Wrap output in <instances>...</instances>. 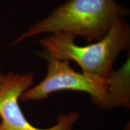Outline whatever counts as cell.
I'll return each mask as SVG.
<instances>
[{"mask_svg": "<svg viewBox=\"0 0 130 130\" xmlns=\"http://www.w3.org/2000/svg\"><path fill=\"white\" fill-rule=\"evenodd\" d=\"M129 14L128 9L115 0H68L32 24L12 45L36 36L57 33L82 37L89 44L104 38L117 21Z\"/></svg>", "mask_w": 130, "mask_h": 130, "instance_id": "obj_1", "label": "cell"}, {"mask_svg": "<svg viewBox=\"0 0 130 130\" xmlns=\"http://www.w3.org/2000/svg\"><path fill=\"white\" fill-rule=\"evenodd\" d=\"M75 38L64 33L51 34L39 40L48 56L58 60L77 63L82 72L106 79L122 51L130 45V28L124 18L113 24L102 39L85 46L78 45Z\"/></svg>", "mask_w": 130, "mask_h": 130, "instance_id": "obj_2", "label": "cell"}, {"mask_svg": "<svg viewBox=\"0 0 130 130\" xmlns=\"http://www.w3.org/2000/svg\"><path fill=\"white\" fill-rule=\"evenodd\" d=\"M37 53L47 61L46 74L40 83L21 95V101L43 100L55 92L70 90L89 94L92 104L103 110L114 108L108 97L106 79L95 75L78 72L71 67L68 60L56 59L43 51Z\"/></svg>", "mask_w": 130, "mask_h": 130, "instance_id": "obj_3", "label": "cell"}, {"mask_svg": "<svg viewBox=\"0 0 130 130\" xmlns=\"http://www.w3.org/2000/svg\"><path fill=\"white\" fill-rule=\"evenodd\" d=\"M34 85L32 73L3 74L0 84V130H74L80 118L77 111L60 114L53 126L39 128L29 122L19 104L21 95Z\"/></svg>", "mask_w": 130, "mask_h": 130, "instance_id": "obj_4", "label": "cell"}, {"mask_svg": "<svg viewBox=\"0 0 130 130\" xmlns=\"http://www.w3.org/2000/svg\"><path fill=\"white\" fill-rule=\"evenodd\" d=\"M107 92L115 107L130 108V57L117 71L113 70L106 79Z\"/></svg>", "mask_w": 130, "mask_h": 130, "instance_id": "obj_5", "label": "cell"}, {"mask_svg": "<svg viewBox=\"0 0 130 130\" xmlns=\"http://www.w3.org/2000/svg\"><path fill=\"white\" fill-rule=\"evenodd\" d=\"M2 77H3V74H0V84H1V80H2Z\"/></svg>", "mask_w": 130, "mask_h": 130, "instance_id": "obj_6", "label": "cell"}]
</instances>
